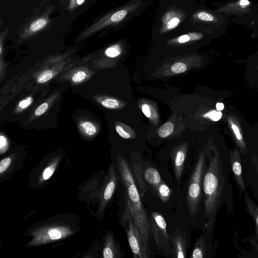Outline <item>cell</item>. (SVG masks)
Returning a JSON list of instances; mask_svg holds the SVG:
<instances>
[{
    "mask_svg": "<svg viewBox=\"0 0 258 258\" xmlns=\"http://www.w3.org/2000/svg\"><path fill=\"white\" fill-rule=\"evenodd\" d=\"M208 149V163L203 177V190L206 228L210 232L222 205L226 206L228 215L232 214L234 207L228 163L223 162L215 144H209Z\"/></svg>",
    "mask_w": 258,
    "mask_h": 258,
    "instance_id": "6da1fadb",
    "label": "cell"
},
{
    "mask_svg": "<svg viewBox=\"0 0 258 258\" xmlns=\"http://www.w3.org/2000/svg\"><path fill=\"white\" fill-rule=\"evenodd\" d=\"M194 8L173 0H160L151 32L153 37L164 40L194 28L189 21Z\"/></svg>",
    "mask_w": 258,
    "mask_h": 258,
    "instance_id": "7a4b0ae2",
    "label": "cell"
},
{
    "mask_svg": "<svg viewBox=\"0 0 258 258\" xmlns=\"http://www.w3.org/2000/svg\"><path fill=\"white\" fill-rule=\"evenodd\" d=\"M116 166L125 191V205L130 210L144 242L149 245V241L152 236L149 217L142 203L133 171L123 157L117 158Z\"/></svg>",
    "mask_w": 258,
    "mask_h": 258,
    "instance_id": "3957f363",
    "label": "cell"
},
{
    "mask_svg": "<svg viewBox=\"0 0 258 258\" xmlns=\"http://www.w3.org/2000/svg\"><path fill=\"white\" fill-rule=\"evenodd\" d=\"M206 154L201 152L190 176L186 192V205L190 216L195 218L203 196V181L206 168Z\"/></svg>",
    "mask_w": 258,
    "mask_h": 258,
    "instance_id": "277c9868",
    "label": "cell"
},
{
    "mask_svg": "<svg viewBox=\"0 0 258 258\" xmlns=\"http://www.w3.org/2000/svg\"><path fill=\"white\" fill-rule=\"evenodd\" d=\"M121 224L124 227L130 248L134 258H149V245L144 241L133 218L131 212L125 206Z\"/></svg>",
    "mask_w": 258,
    "mask_h": 258,
    "instance_id": "5b68a950",
    "label": "cell"
},
{
    "mask_svg": "<svg viewBox=\"0 0 258 258\" xmlns=\"http://www.w3.org/2000/svg\"><path fill=\"white\" fill-rule=\"evenodd\" d=\"M152 236L158 250L163 255L170 252L169 234L167 232L166 222L163 216L157 212H152L149 216Z\"/></svg>",
    "mask_w": 258,
    "mask_h": 258,
    "instance_id": "8992f818",
    "label": "cell"
},
{
    "mask_svg": "<svg viewBox=\"0 0 258 258\" xmlns=\"http://www.w3.org/2000/svg\"><path fill=\"white\" fill-rule=\"evenodd\" d=\"M73 231L67 225H53L41 227L33 233V238L28 246H35L54 242L66 238Z\"/></svg>",
    "mask_w": 258,
    "mask_h": 258,
    "instance_id": "52a82bcc",
    "label": "cell"
},
{
    "mask_svg": "<svg viewBox=\"0 0 258 258\" xmlns=\"http://www.w3.org/2000/svg\"><path fill=\"white\" fill-rule=\"evenodd\" d=\"M113 164L108 169L104 185L100 195V201L98 208V215L101 216L111 200L117 186L118 178Z\"/></svg>",
    "mask_w": 258,
    "mask_h": 258,
    "instance_id": "ba28073f",
    "label": "cell"
},
{
    "mask_svg": "<svg viewBox=\"0 0 258 258\" xmlns=\"http://www.w3.org/2000/svg\"><path fill=\"white\" fill-rule=\"evenodd\" d=\"M170 253L174 258H185L187 257V245L186 236L180 228L178 227L169 234Z\"/></svg>",
    "mask_w": 258,
    "mask_h": 258,
    "instance_id": "9c48e42d",
    "label": "cell"
},
{
    "mask_svg": "<svg viewBox=\"0 0 258 258\" xmlns=\"http://www.w3.org/2000/svg\"><path fill=\"white\" fill-rule=\"evenodd\" d=\"M240 152L235 148L230 155V164L235 183L241 195L246 192V188L242 176V161Z\"/></svg>",
    "mask_w": 258,
    "mask_h": 258,
    "instance_id": "30bf717a",
    "label": "cell"
},
{
    "mask_svg": "<svg viewBox=\"0 0 258 258\" xmlns=\"http://www.w3.org/2000/svg\"><path fill=\"white\" fill-rule=\"evenodd\" d=\"M227 121L238 149L241 153L246 154L247 145L244 140L242 129L238 119L234 114L229 113L227 116Z\"/></svg>",
    "mask_w": 258,
    "mask_h": 258,
    "instance_id": "8fae6325",
    "label": "cell"
},
{
    "mask_svg": "<svg viewBox=\"0 0 258 258\" xmlns=\"http://www.w3.org/2000/svg\"><path fill=\"white\" fill-rule=\"evenodd\" d=\"M203 28H194L179 35L165 39L170 45L188 44L202 40L205 36Z\"/></svg>",
    "mask_w": 258,
    "mask_h": 258,
    "instance_id": "7c38bea8",
    "label": "cell"
},
{
    "mask_svg": "<svg viewBox=\"0 0 258 258\" xmlns=\"http://www.w3.org/2000/svg\"><path fill=\"white\" fill-rule=\"evenodd\" d=\"M189 21L193 28H203L205 25L218 22V19L211 12L200 8L199 5L194 8Z\"/></svg>",
    "mask_w": 258,
    "mask_h": 258,
    "instance_id": "4fadbf2b",
    "label": "cell"
},
{
    "mask_svg": "<svg viewBox=\"0 0 258 258\" xmlns=\"http://www.w3.org/2000/svg\"><path fill=\"white\" fill-rule=\"evenodd\" d=\"M186 147H179L174 152L172 156V165L175 178L177 182L181 181L186 156Z\"/></svg>",
    "mask_w": 258,
    "mask_h": 258,
    "instance_id": "5bb4252c",
    "label": "cell"
},
{
    "mask_svg": "<svg viewBox=\"0 0 258 258\" xmlns=\"http://www.w3.org/2000/svg\"><path fill=\"white\" fill-rule=\"evenodd\" d=\"M250 6L251 3L248 0H238L226 4L217 11L228 14H245L249 12Z\"/></svg>",
    "mask_w": 258,
    "mask_h": 258,
    "instance_id": "9a60e30c",
    "label": "cell"
},
{
    "mask_svg": "<svg viewBox=\"0 0 258 258\" xmlns=\"http://www.w3.org/2000/svg\"><path fill=\"white\" fill-rule=\"evenodd\" d=\"M104 258H119L122 257L121 251L117 246L113 234L108 232L105 236L103 247Z\"/></svg>",
    "mask_w": 258,
    "mask_h": 258,
    "instance_id": "2e32d148",
    "label": "cell"
},
{
    "mask_svg": "<svg viewBox=\"0 0 258 258\" xmlns=\"http://www.w3.org/2000/svg\"><path fill=\"white\" fill-rule=\"evenodd\" d=\"M244 204L245 210L252 217L255 228L254 237L258 245V206L255 203L246 192L244 194ZM258 248V246H257Z\"/></svg>",
    "mask_w": 258,
    "mask_h": 258,
    "instance_id": "e0dca14e",
    "label": "cell"
},
{
    "mask_svg": "<svg viewBox=\"0 0 258 258\" xmlns=\"http://www.w3.org/2000/svg\"><path fill=\"white\" fill-rule=\"evenodd\" d=\"M143 175L145 181L148 186L155 189L157 185L162 180L158 171L152 166L143 168Z\"/></svg>",
    "mask_w": 258,
    "mask_h": 258,
    "instance_id": "ac0fdd59",
    "label": "cell"
},
{
    "mask_svg": "<svg viewBox=\"0 0 258 258\" xmlns=\"http://www.w3.org/2000/svg\"><path fill=\"white\" fill-rule=\"evenodd\" d=\"M133 175L140 196L143 198L148 189L144 178L143 167L139 163H136L133 166Z\"/></svg>",
    "mask_w": 258,
    "mask_h": 258,
    "instance_id": "d6986e66",
    "label": "cell"
},
{
    "mask_svg": "<svg viewBox=\"0 0 258 258\" xmlns=\"http://www.w3.org/2000/svg\"><path fill=\"white\" fill-rule=\"evenodd\" d=\"M207 254V247L205 238L201 235L195 241L193 248L190 252V258H204Z\"/></svg>",
    "mask_w": 258,
    "mask_h": 258,
    "instance_id": "ffe728a7",
    "label": "cell"
},
{
    "mask_svg": "<svg viewBox=\"0 0 258 258\" xmlns=\"http://www.w3.org/2000/svg\"><path fill=\"white\" fill-rule=\"evenodd\" d=\"M155 191L163 203H167L172 194V189L163 180L157 185Z\"/></svg>",
    "mask_w": 258,
    "mask_h": 258,
    "instance_id": "44dd1931",
    "label": "cell"
},
{
    "mask_svg": "<svg viewBox=\"0 0 258 258\" xmlns=\"http://www.w3.org/2000/svg\"><path fill=\"white\" fill-rule=\"evenodd\" d=\"M174 129V125L171 122H167L158 130V136L162 138H166L171 134Z\"/></svg>",
    "mask_w": 258,
    "mask_h": 258,
    "instance_id": "7402d4cb",
    "label": "cell"
},
{
    "mask_svg": "<svg viewBox=\"0 0 258 258\" xmlns=\"http://www.w3.org/2000/svg\"><path fill=\"white\" fill-rule=\"evenodd\" d=\"M58 162V159L56 158L45 168L42 174L43 180H47L51 176L55 170Z\"/></svg>",
    "mask_w": 258,
    "mask_h": 258,
    "instance_id": "603a6c76",
    "label": "cell"
},
{
    "mask_svg": "<svg viewBox=\"0 0 258 258\" xmlns=\"http://www.w3.org/2000/svg\"><path fill=\"white\" fill-rule=\"evenodd\" d=\"M80 126L83 131L88 135H93L96 132V127L91 122L88 121L82 122Z\"/></svg>",
    "mask_w": 258,
    "mask_h": 258,
    "instance_id": "cb8c5ba5",
    "label": "cell"
},
{
    "mask_svg": "<svg viewBox=\"0 0 258 258\" xmlns=\"http://www.w3.org/2000/svg\"><path fill=\"white\" fill-rule=\"evenodd\" d=\"M47 23L46 19L40 18L34 21L30 26V30L32 32L40 30L44 27Z\"/></svg>",
    "mask_w": 258,
    "mask_h": 258,
    "instance_id": "d4e9b609",
    "label": "cell"
},
{
    "mask_svg": "<svg viewBox=\"0 0 258 258\" xmlns=\"http://www.w3.org/2000/svg\"><path fill=\"white\" fill-rule=\"evenodd\" d=\"M121 52V48L119 44L113 45L106 49L105 54L107 56L111 57H116L119 55Z\"/></svg>",
    "mask_w": 258,
    "mask_h": 258,
    "instance_id": "484cf974",
    "label": "cell"
},
{
    "mask_svg": "<svg viewBox=\"0 0 258 258\" xmlns=\"http://www.w3.org/2000/svg\"><path fill=\"white\" fill-rule=\"evenodd\" d=\"M203 116L208 118L212 121H217L222 117V113L221 111L212 110L203 114Z\"/></svg>",
    "mask_w": 258,
    "mask_h": 258,
    "instance_id": "4316f807",
    "label": "cell"
},
{
    "mask_svg": "<svg viewBox=\"0 0 258 258\" xmlns=\"http://www.w3.org/2000/svg\"><path fill=\"white\" fill-rule=\"evenodd\" d=\"M53 73L51 70H46L42 72L37 78V82L40 83H45L51 79Z\"/></svg>",
    "mask_w": 258,
    "mask_h": 258,
    "instance_id": "83f0119b",
    "label": "cell"
},
{
    "mask_svg": "<svg viewBox=\"0 0 258 258\" xmlns=\"http://www.w3.org/2000/svg\"><path fill=\"white\" fill-rule=\"evenodd\" d=\"M101 103L104 107L108 108H116L119 106V102L113 98H106Z\"/></svg>",
    "mask_w": 258,
    "mask_h": 258,
    "instance_id": "f1b7e54d",
    "label": "cell"
},
{
    "mask_svg": "<svg viewBox=\"0 0 258 258\" xmlns=\"http://www.w3.org/2000/svg\"><path fill=\"white\" fill-rule=\"evenodd\" d=\"M186 68V66L184 63L177 62L172 66L171 69L173 73L179 74L185 71Z\"/></svg>",
    "mask_w": 258,
    "mask_h": 258,
    "instance_id": "f546056e",
    "label": "cell"
},
{
    "mask_svg": "<svg viewBox=\"0 0 258 258\" xmlns=\"http://www.w3.org/2000/svg\"><path fill=\"white\" fill-rule=\"evenodd\" d=\"M11 161V159L10 157H6L1 160L0 162V173L1 175L10 166Z\"/></svg>",
    "mask_w": 258,
    "mask_h": 258,
    "instance_id": "4dcf8cb0",
    "label": "cell"
},
{
    "mask_svg": "<svg viewBox=\"0 0 258 258\" xmlns=\"http://www.w3.org/2000/svg\"><path fill=\"white\" fill-rule=\"evenodd\" d=\"M86 74L83 71H78L72 77V81L74 83H79L85 79Z\"/></svg>",
    "mask_w": 258,
    "mask_h": 258,
    "instance_id": "1f68e13d",
    "label": "cell"
},
{
    "mask_svg": "<svg viewBox=\"0 0 258 258\" xmlns=\"http://www.w3.org/2000/svg\"><path fill=\"white\" fill-rule=\"evenodd\" d=\"M115 129L118 134L123 139H127L132 137L129 133L126 132L123 128L120 125H116Z\"/></svg>",
    "mask_w": 258,
    "mask_h": 258,
    "instance_id": "d6a6232c",
    "label": "cell"
},
{
    "mask_svg": "<svg viewBox=\"0 0 258 258\" xmlns=\"http://www.w3.org/2000/svg\"><path fill=\"white\" fill-rule=\"evenodd\" d=\"M48 104L47 103H43L39 105L35 110V114L37 116H40L44 113L47 109Z\"/></svg>",
    "mask_w": 258,
    "mask_h": 258,
    "instance_id": "836d02e7",
    "label": "cell"
},
{
    "mask_svg": "<svg viewBox=\"0 0 258 258\" xmlns=\"http://www.w3.org/2000/svg\"><path fill=\"white\" fill-rule=\"evenodd\" d=\"M33 99L31 97H28L21 100L19 103V106L22 108L24 109L29 106L31 103L32 102Z\"/></svg>",
    "mask_w": 258,
    "mask_h": 258,
    "instance_id": "e575fe53",
    "label": "cell"
},
{
    "mask_svg": "<svg viewBox=\"0 0 258 258\" xmlns=\"http://www.w3.org/2000/svg\"><path fill=\"white\" fill-rule=\"evenodd\" d=\"M8 143L6 138L4 136L1 135L0 137V150L1 154H3L6 151Z\"/></svg>",
    "mask_w": 258,
    "mask_h": 258,
    "instance_id": "d590c367",
    "label": "cell"
},
{
    "mask_svg": "<svg viewBox=\"0 0 258 258\" xmlns=\"http://www.w3.org/2000/svg\"><path fill=\"white\" fill-rule=\"evenodd\" d=\"M175 2L185 4L187 5H188L189 6H191L192 7H196L197 6H199L200 4L198 3V0H173Z\"/></svg>",
    "mask_w": 258,
    "mask_h": 258,
    "instance_id": "8d00e7d4",
    "label": "cell"
},
{
    "mask_svg": "<svg viewBox=\"0 0 258 258\" xmlns=\"http://www.w3.org/2000/svg\"><path fill=\"white\" fill-rule=\"evenodd\" d=\"M142 110L144 114L147 117H150L151 115L150 109L148 105L144 104L142 105Z\"/></svg>",
    "mask_w": 258,
    "mask_h": 258,
    "instance_id": "74e56055",
    "label": "cell"
},
{
    "mask_svg": "<svg viewBox=\"0 0 258 258\" xmlns=\"http://www.w3.org/2000/svg\"><path fill=\"white\" fill-rule=\"evenodd\" d=\"M252 162L254 166L255 170L258 177V158L253 156L252 158Z\"/></svg>",
    "mask_w": 258,
    "mask_h": 258,
    "instance_id": "f35d334b",
    "label": "cell"
},
{
    "mask_svg": "<svg viewBox=\"0 0 258 258\" xmlns=\"http://www.w3.org/2000/svg\"><path fill=\"white\" fill-rule=\"evenodd\" d=\"M216 107L217 110L222 111L224 108V105L222 103L218 102L216 105Z\"/></svg>",
    "mask_w": 258,
    "mask_h": 258,
    "instance_id": "ab89813d",
    "label": "cell"
},
{
    "mask_svg": "<svg viewBox=\"0 0 258 258\" xmlns=\"http://www.w3.org/2000/svg\"><path fill=\"white\" fill-rule=\"evenodd\" d=\"M84 0H77L78 5H81L84 2Z\"/></svg>",
    "mask_w": 258,
    "mask_h": 258,
    "instance_id": "60d3db41",
    "label": "cell"
},
{
    "mask_svg": "<svg viewBox=\"0 0 258 258\" xmlns=\"http://www.w3.org/2000/svg\"><path fill=\"white\" fill-rule=\"evenodd\" d=\"M257 68H258V65H257Z\"/></svg>",
    "mask_w": 258,
    "mask_h": 258,
    "instance_id": "b9f144b4",
    "label": "cell"
}]
</instances>
